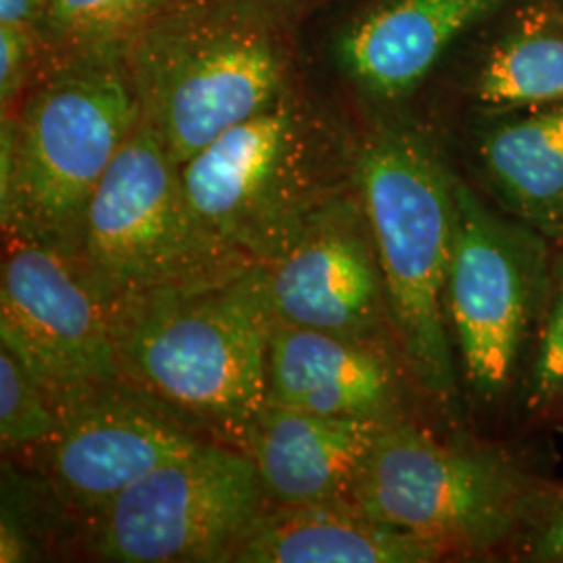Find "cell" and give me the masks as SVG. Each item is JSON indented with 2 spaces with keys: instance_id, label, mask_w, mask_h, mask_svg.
Here are the masks:
<instances>
[{
  "instance_id": "cell-11",
  "label": "cell",
  "mask_w": 563,
  "mask_h": 563,
  "mask_svg": "<svg viewBox=\"0 0 563 563\" xmlns=\"http://www.w3.org/2000/svg\"><path fill=\"white\" fill-rule=\"evenodd\" d=\"M265 280L276 322L397 349L376 242L355 184L305 222L265 265Z\"/></svg>"
},
{
  "instance_id": "cell-5",
  "label": "cell",
  "mask_w": 563,
  "mask_h": 563,
  "mask_svg": "<svg viewBox=\"0 0 563 563\" xmlns=\"http://www.w3.org/2000/svg\"><path fill=\"white\" fill-rule=\"evenodd\" d=\"M549 290V239L457 180L446 322L474 401L493 405L516 386Z\"/></svg>"
},
{
  "instance_id": "cell-21",
  "label": "cell",
  "mask_w": 563,
  "mask_h": 563,
  "mask_svg": "<svg viewBox=\"0 0 563 563\" xmlns=\"http://www.w3.org/2000/svg\"><path fill=\"white\" fill-rule=\"evenodd\" d=\"M165 0H46L51 30L71 41H99L128 30L159 9Z\"/></svg>"
},
{
  "instance_id": "cell-17",
  "label": "cell",
  "mask_w": 563,
  "mask_h": 563,
  "mask_svg": "<svg viewBox=\"0 0 563 563\" xmlns=\"http://www.w3.org/2000/svg\"><path fill=\"white\" fill-rule=\"evenodd\" d=\"M476 155L511 218L563 241V102L488 113Z\"/></svg>"
},
{
  "instance_id": "cell-8",
  "label": "cell",
  "mask_w": 563,
  "mask_h": 563,
  "mask_svg": "<svg viewBox=\"0 0 563 563\" xmlns=\"http://www.w3.org/2000/svg\"><path fill=\"white\" fill-rule=\"evenodd\" d=\"M265 504L257 467L241 446L202 443L86 520V544L102 562H228Z\"/></svg>"
},
{
  "instance_id": "cell-25",
  "label": "cell",
  "mask_w": 563,
  "mask_h": 563,
  "mask_svg": "<svg viewBox=\"0 0 563 563\" xmlns=\"http://www.w3.org/2000/svg\"><path fill=\"white\" fill-rule=\"evenodd\" d=\"M560 2H562V4H563V0H560Z\"/></svg>"
},
{
  "instance_id": "cell-20",
  "label": "cell",
  "mask_w": 563,
  "mask_h": 563,
  "mask_svg": "<svg viewBox=\"0 0 563 563\" xmlns=\"http://www.w3.org/2000/svg\"><path fill=\"white\" fill-rule=\"evenodd\" d=\"M563 399V280L549 290L523 372V405L547 411Z\"/></svg>"
},
{
  "instance_id": "cell-19",
  "label": "cell",
  "mask_w": 563,
  "mask_h": 563,
  "mask_svg": "<svg viewBox=\"0 0 563 563\" xmlns=\"http://www.w3.org/2000/svg\"><path fill=\"white\" fill-rule=\"evenodd\" d=\"M59 413L20 360L0 349V443L2 451L41 449L55 439Z\"/></svg>"
},
{
  "instance_id": "cell-3",
  "label": "cell",
  "mask_w": 563,
  "mask_h": 563,
  "mask_svg": "<svg viewBox=\"0 0 563 563\" xmlns=\"http://www.w3.org/2000/svg\"><path fill=\"white\" fill-rule=\"evenodd\" d=\"M142 101L109 60L69 67L46 81L0 134L4 236L55 246L80 260L90 201Z\"/></svg>"
},
{
  "instance_id": "cell-14",
  "label": "cell",
  "mask_w": 563,
  "mask_h": 563,
  "mask_svg": "<svg viewBox=\"0 0 563 563\" xmlns=\"http://www.w3.org/2000/svg\"><path fill=\"white\" fill-rule=\"evenodd\" d=\"M388 422L265 405L242 451L257 467L267 504H351L363 462Z\"/></svg>"
},
{
  "instance_id": "cell-1",
  "label": "cell",
  "mask_w": 563,
  "mask_h": 563,
  "mask_svg": "<svg viewBox=\"0 0 563 563\" xmlns=\"http://www.w3.org/2000/svg\"><path fill=\"white\" fill-rule=\"evenodd\" d=\"M121 383L241 446L267 399L265 267L239 265L111 301Z\"/></svg>"
},
{
  "instance_id": "cell-16",
  "label": "cell",
  "mask_w": 563,
  "mask_h": 563,
  "mask_svg": "<svg viewBox=\"0 0 563 563\" xmlns=\"http://www.w3.org/2000/svg\"><path fill=\"white\" fill-rule=\"evenodd\" d=\"M444 555L363 514L353 504L274 505L228 562L428 563Z\"/></svg>"
},
{
  "instance_id": "cell-6",
  "label": "cell",
  "mask_w": 563,
  "mask_h": 563,
  "mask_svg": "<svg viewBox=\"0 0 563 563\" xmlns=\"http://www.w3.org/2000/svg\"><path fill=\"white\" fill-rule=\"evenodd\" d=\"M180 176L211 242L230 260L262 267L344 190L318 176L301 121L282 99L209 142Z\"/></svg>"
},
{
  "instance_id": "cell-9",
  "label": "cell",
  "mask_w": 563,
  "mask_h": 563,
  "mask_svg": "<svg viewBox=\"0 0 563 563\" xmlns=\"http://www.w3.org/2000/svg\"><path fill=\"white\" fill-rule=\"evenodd\" d=\"M0 336L55 409L121 383L111 302L84 263L55 246L4 236Z\"/></svg>"
},
{
  "instance_id": "cell-18",
  "label": "cell",
  "mask_w": 563,
  "mask_h": 563,
  "mask_svg": "<svg viewBox=\"0 0 563 563\" xmlns=\"http://www.w3.org/2000/svg\"><path fill=\"white\" fill-rule=\"evenodd\" d=\"M493 34L470 76L486 113L563 102V4L514 0L490 18Z\"/></svg>"
},
{
  "instance_id": "cell-12",
  "label": "cell",
  "mask_w": 563,
  "mask_h": 563,
  "mask_svg": "<svg viewBox=\"0 0 563 563\" xmlns=\"http://www.w3.org/2000/svg\"><path fill=\"white\" fill-rule=\"evenodd\" d=\"M282 65L257 32H232L195 44L172 60L142 113L172 159L184 165L209 142L278 101Z\"/></svg>"
},
{
  "instance_id": "cell-2",
  "label": "cell",
  "mask_w": 563,
  "mask_h": 563,
  "mask_svg": "<svg viewBox=\"0 0 563 563\" xmlns=\"http://www.w3.org/2000/svg\"><path fill=\"white\" fill-rule=\"evenodd\" d=\"M395 344L413 384L451 409L460 367L446 322L457 178L416 130L383 125L355 157Z\"/></svg>"
},
{
  "instance_id": "cell-7",
  "label": "cell",
  "mask_w": 563,
  "mask_h": 563,
  "mask_svg": "<svg viewBox=\"0 0 563 563\" xmlns=\"http://www.w3.org/2000/svg\"><path fill=\"white\" fill-rule=\"evenodd\" d=\"M80 262L109 302L251 265L230 260L202 232L180 165L144 115L90 201Z\"/></svg>"
},
{
  "instance_id": "cell-22",
  "label": "cell",
  "mask_w": 563,
  "mask_h": 563,
  "mask_svg": "<svg viewBox=\"0 0 563 563\" xmlns=\"http://www.w3.org/2000/svg\"><path fill=\"white\" fill-rule=\"evenodd\" d=\"M518 539L523 560L563 563V495L553 499L543 495Z\"/></svg>"
},
{
  "instance_id": "cell-10",
  "label": "cell",
  "mask_w": 563,
  "mask_h": 563,
  "mask_svg": "<svg viewBox=\"0 0 563 563\" xmlns=\"http://www.w3.org/2000/svg\"><path fill=\"white\" fill-rule=\"evenodd\" d=\"M57 413L59 430L41 446L44 478L84 522L163 463L207 443L176 411L123 383L65 401Z\"/></svg>"
},
{
  "instance_id": "cell-23",
  "label": "cell",
  "mask_w": 563,
  "mask_h": 563,
  "mask_svg": "<svg viewBox=\"0 0 563 563\" xmlns=\"http://www.w3.org/2000/svg\"><path fill=\"white\" fill-rule=\"evenodd\" d=\"M34 55L32 27L0 25V99L11 101L20 90L25 69Z\"/></svg>"
},
{
  "instance_id": "cell-4",
  "label": "cell",
  "mask_w": 563,
  "mask_h": 563,
  "mask_svg": "<svg viewBox=\"0 0 563 563\" xmlns=\"http://www.w3.org/2000/svg\"><path fill=\"white\" fill-rule=\"evenodd\" d=\"M543 495L504 453L443 441L399 416L369 449L351 504L446 558L518 539Z\"/></svg>"
},
{
  "instance_id": "cell-13",
  "label": "cell",
  "mask_w": 563,
  "mask_h": 563,
  "mask_svg": "<svg viewBox=\"0 0 563 563\" xmlns=\"http://www.w3.org/2000/svg\"><path fill=\"white\" fill-rule=\"evenodd\" d=\"M413 384L393 344L278 323L272 332L265 405L330 418L402 416Z\"/></svg>"
},
{
  "instance_id": "cell-24",
  "label": "cell",
  "mask_w": 563,
  "mask_h": 563,
  "mask_svg": "<svg viewBox=\"0 0 563 563\" xmlns=\"http://www.w3.org/2000/svg\"><path fill=\"white\" fill-rule=\"evenodd\" d=\"M46 0H0V25L32 27L44 18Z\"/></svg>"
},
{
  "instance_id": "cell-15",
  "label": "cell",
  "mask_w": 563,
  "mask_h": 563,
  "mask_svg": "<svg viewBox=\"0 0 563 563\" xmlns=\"http://www.w3.org/2000/svg\"><path fill=\"white\" fill-rule=\"evenodd\" d=\"M511 2L378 0L342 34V67L374 99L399 101L422 84L463 34Z\"/></svg>"
}]
</instances>
